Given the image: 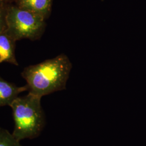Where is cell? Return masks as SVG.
<instances>
[{"instance_id": "obj_1", "label": "cell", "mask_w": 146, "mask_h": 146, "mask_svg": "<svg viewBox=\"0 0 146 146\" xmlns=\"http://www.w3.org/2000/svg\"><path fill=\"white\" fill-rule=\"evenodd\" d=\"M72 64L68 56L61 54L42 62L27 67L21 76L28 92L40 97L65 89Z\"/></svg>"}, {"instance_id": "obj_2", "label": "cell", "mask_w": 146, "mask_h": 146, "mask_svg": "<svg viewBox=\"0 0 146 146\" xmlns=\"http://www.w3.org/2000/svg\"><path fill=\"white\" fill-rule=\"evenodd\" d=\"M41 99L28 92L16 98L10 104L14 122L12 134L18 140L33 139L41 133L46 124Z\"/></svg>"}, {"instance_id": "obj_3", "label": "cell", "mask_w": 146, "mask_h": 146, "mask_svg": "<svg viewBox=\"0 0 146 146\" xmlns=\"http://www.w3.org/2000/svg\"><path fill=\"white\" fill-rule=\"evenodd\" d=\"M46 19L31 11L11 6L7 8V31L16 41L39 39L46 27Z\"/></svg>"}, {"instance_id": "obj_4", "label": "cell", "mask_w": 146, "mask_h": 146, "mask_svg": "<svg viewBox=\"0 0 146 146\" xmlns=\"http://www.w3.org/2000/svg\"><path fill=\"white\" fill-rule=\"evenodd\" d=\"M16 42L7 30L0 33V63L7 62L19 66L15 52Z\"/></svg>"}, {"instance_id": "obj_5", "label": "cell", "mask_w": 146, "mask_h": 146, "mask_svg": "<svg viewBox=\"0 0 146 146\" xmlns=\"http://www.w3.org/2000/svg\"><path fill=\"white\" fill-rule=\"evenodd\" d=\"M28 91L27 85L19 87L0 76V107L10 106L19 94Z\"/></svg>"}, {"instance_id": "obj_6", "label": "cell", "mask_w": 146, "mask_h": 146, "mask_svg": "<svg viewBox=\"0 0 146 146\" xmlns=\"http://www.w3.org/2000/svg\"><path fill=\"white\" fill-rule=\"evenodd\" d=\"M52 0H19L18 7L31 11L47 19L51 11Z\"/></svg>"}, {"instance_id": "obj_7", "label": "cell", "mask_w": 146, "mask_h": 146, "mask_svg": "<svg viewBox=\"0 0 146 146\" xmlns=\"http://www.w3.org/2000/svg\"><path fill=\"white\" fill-rule=\"evenodd\" d=\"M20 142L8 130L0 128V146H22Z\"/></svg>"}, {"instance_id": "obj_8", "label": "cell", "mask_w": 146, "mask_h": 146, "mask_svg": "<svg viewBox=\"0 0 146 146\" xmlns=\"http://www.w3.org/2000/svg\"><path fill=\"white\" fill-rule=\"evenodd\" d=\"M6 12L7 8H5L3 6L0 7V33L7 29Z\"/></svg>"}, {"instance_id": "obj_9", "label": "cell", "mask_w": 146, "mask_h": 146, "mask_svg": "<svg viewBox=\"0 0 146 146\" xmlns=\"http://www.w3.org/2000/svg\"><path fill=\"white\" fill-rule=\"evenodd\" d=\"M2 2H3V0H0V4H1V5H2Z\"/></svg>"}, {"instance_id": "obj_10", "label": "cell", "mask_w": 146, "mask_h": 146, "mask_svg": "<svg viewBox=\"0 0 146 146\" xmlns=\"http://www.w3.org/2000/svg\"><path fill=\"white\" fill-rule=\"evenodd\" d=\"M2 5H1V4H0V7H2Z\"/></svg>"}]
</instances>
